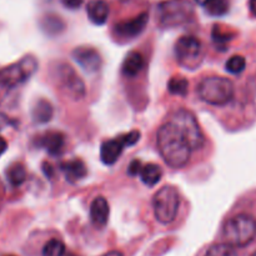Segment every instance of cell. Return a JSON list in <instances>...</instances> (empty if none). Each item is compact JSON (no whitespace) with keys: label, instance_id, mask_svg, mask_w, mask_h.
<instances>
[{"label":"cell","instance_id":"1","mask_svg":"<svg viewBox=\"0 0 256 256\" xmlns=\"http://www.w3.org/2000/svg\"><path fill=\"white\" fill-rule=\"evenodd\" d=\"M36 69L38 62L32 55L0 69V108L12 109L16 106L20 90L29 82Z\"/></svg>","mask_w":256,"mask_h":256},{"label":"cell","instance_id":"2","mask_svg":"<svg viewBox=\"0 0 256 256\" xmlns=\"http://www.w3.org/2000/svg\"><path fill=\"white\" fill-rule=\"evenodd\" d=\"M156 142L162 160L170 168L180 169L189 162L192 146L185 135L172 122H168L162 125L158 130Z\"/></svg>","mask_w":256,"mask_h":256},{"label":"cell","instance_id":"3","mask_svg":"<svg viewBox=\"0 0 256 256\" xmlns=\"http://www.w3.org/2000/svg\"><path fill=\"white\" fill-rule=\"evenodd\" d=\"M222 235L232 246H246L256 236V219L248 214L236 215L225 222Z\"/></svg>","mask_w":256,"mask_h":256},{"label":"cell","instance_id":"4","mask_svg":"<svg viewBox=\"0 0 256 256\" xmlns=\"http://www.w3.org/2000/svg\"><path fill=\"white\" fill-rule=\"evenodd\" d=\"M234 84L232 80L222 76H209L200 82L198 94L202 102L215 106H222L234 98Z\"/></svg>","mask_w":256,"mask_h":256},{"label":"cell","instance_id":"5","mask_svg":"<svg viewBox=\"0 0 256 256\" xmlns=\"http://www.w3.org/2000/svg\"><path fill=\"white\" fill-rule=\"evenodd\" d=\"M194 16V6L188 0H166L158 5V19L164 28L186 24Z\"/></svg>","mask_w":256,"mask_h":256},{"label":"cell","instance_id":"6","mask_svg":"<svg viewBox=\"0 0 256 256\" xmlns=\"http://www.w3.org/2000/svg\"><path fill=\"white\" fill-rule=\"evenodd\" d=\"M180 206L179 192L172 185L162 186L152 199L155 218L162 224H172L178 216Z\"/></svg>","mask_w":256,"mask_h":256},{"label":"cell","instance_id":"7","mask_svg":"<svg viewBox=\"0 0 256 256\" xmlns=\"http://www.w3.org/2000/svg\"><path fill=\"white\" fill-rule=\"evenodd\" d=\"M54 78L56 86L72 100H79L85 95V84L82 78L76 74L70 65L62 64L58 65L54 69Z\"/></svg>","mask_w":256,"mask_h":256},{"label":"cell","instance_id":"8","mask_svg":"<svg viewBox=\"0 0 256 256\" xmlns=\"http://www.w3.org/2000/svg\"><path fill=\"white\" fill-rule=\"evenodd\" d=\"M169 122H172L185 135L192 150L200 149L204 145V135L202 129L198 124L195 115L189 110L180 109L172 112Z\"/></svg>","mask_w":256,"mask_h":256},{"label":"cell","instance_id":"9","mask_svg":"<svg viewBox=\"0 0 256 256\" xmlns=\"http://www.w3.org/2000/svg\"><path fill=\"white\" fill-rule=\"evenodd\" d=\"M175 56L185 69H196L202 62V45L198 38L182 36L175 44Z\"/></svg>","mask_w":256,"mask_h":256},{"label":"cell","instance_id":"10","mask_svg":"<svg viewBox=\"0 0 256 256\" xmlns=\"http://www.w3.org/2000/svg\"><path fill=\"white\" fill-rule=\"evenodd\" d=\"M140 139V132L134 130L116 139L106 140L100 148V158L105 165H112L118 162L125 146H132Z\"/></svg>","mask_w":256,"mask_h":256},{"label":"cell","instance_id":"11","mask_svg":"<svg viewBox=\"0 0 256 256\" xmlns=\"http://www.w3.org/2000/svg\"><path fill=\"white\" fill-rule=\"evenodd\" d=\"M148 22H149V15L146 12H142L140 15L135 16L134 19L118 22L114 26V32L119 38L132 39V38L138 36V35L144 32Z\"/></svg>","mask_w":256,"mask_h":256},{"label":"cell","instance_id":"12","mask_svg":"<svg viewBox=\"0 0 256 256\" xmlns=\"http://www.w3.org/2000/svg\"><path fill=\"white\" fill-rule=\"evenodd\" d=\"M72 59L78 62L82 70L95 72L102 68V60L98 50L89 46H79L72 52Z\"/></svg>","mask_w":256,"mask_h":256},{"label":"cell","instance_id":"13","mask_svg":"<svg viewBox=\"0 0 256 256\" xmlns=\"http://www.w3.org/2000/svg\"><path fill=\"white\" fill-rule=\"evenodd\" d=\"M65 145V136L59 132H48L38 136L36 146L46 150L50 155H59Z\"/></svg>","mask_w":256,"mask_h":256},{"label":"cell","instance_id":"14","mask_svg":"<svg viewBox=\"0 0 256 256\" xmlns=\"http://www.w3.org/2000/svg\"><path fill=\"white\" fill-rule=\"evenodd\" d=\"M109 204L106 199L102 196H98L92 200L90 205V219L96 228H104L109 220Z\"/></svg>","mask_w":256,"mask_h":256},{"label":"cell","instance_id":"15","mask_svg":"<svg viewBox=\"0 0 256 256\" xmlns=\"http://www.w3.org/2000/svg\"><path fill=\"white\" fill-rule=\"evenodd\" d=\"M109 5L105 0H90L86 5V14L90 22L95 25H102L109 16Z\"/></svg>","mask_w":256,"mask_h":256},{"label":"cell","instance_id":"16","mask_svg":"<svg viewBox=\"0 0 256 256\" xmlns=\"http://www.w3.org/2000/svg\"><path fill=\"white\" fill-rule=\"evenodd\" d=\"M60 170L64 172L65 178L70 182H75L78 180L84 179L88 172L84 162H82L80 159H72L69 160V162H62L60 164Z\"/></svg>","mask_w":256,"mask_h":256},{"label":"cell","instance_id":"17","mask_svg":"<svg viewBox=\"0 0 256 256\" xmlns=\"http://www.w3.org/2000/svg\"><path fill=\"white\" fill-rule=\"evenodd\" d=\"M145 62L144 58L140 52H132L126 55V58L124 59V62H122V74L125 76L134 78L139 74L140 72L144 68Z\"/></svg>","mask_w":256,"mask_h":256},{"label":"cell","instance_id":"18","mask_svg":"<svg viewBox=\"0 0 256 256\" xmlns=\"http://www.w3.org/2000/svg\"><path fill=\"white\" fill-rule=\"evenodd\" d=\"M52 115H54V109H52V105L50 104L48 100L45 99L38 100V102L34 104V106H32V116L35 122L45 124V122L52 120Z\"/></svg>","mask_w":256,"mask_h":256},{"label":"cell","instance_id":"19","mask_svg":"<svg viewBox=\"0 0 256 256\" xmlns=\"http://www.w3.org/2000/svg\"><path fill=\"white\" fill-rule=\"evenodd\" d=\"M138 175H139L140 179H142V182L145 185H148V186H154V185H156L162 180V170L159 165L150 162V164L142 165L140 168L139 174Z\"/></svg>","mask_w":256,"mask_h":256},{"label":"cell","instance_id":"20","mask_svg":"<svg viewBox=\"0 0 256 256\" xmlns=\"http://www.w3.org/2000/svg\"><path fill=\"white\" fill-rule=\"evenodd\" d=\"M6 179L12 186H20L26 180V170L24 165L19 162L10 165L6 170Z\"/></svg>","mask_w":256,"mask_h":256},{"label":"cell","instance_id":"21","mask_svg":"<svg viewBox=\"0 0 256 256\" xmlns=\"http://www.w3.org/2000/svg\"><path fill=\"white\" fill-rule=\"evenodd\" d=\"M64 22L56 15H46L42 20V29L49 35H56L64 30Z\"/></svg>","mask_w":256,"mask_h":256},{"label":"cell","instance_id":"22","mask_svg":"<svg viewBox=\"0 0 256 256\" xmlns=\"http://www.w3.org/2000/svg\"><path fill=\"white\" fill-rule=\"evenodd\" d=\"M188 86H189V82H188L186 79L180 76H174L169 80L168 90H169L170 94L172 95L185 96V95L188 94Z\"/></svg>","mask_w":256,"mask_h":256},{"label":"cell","instance_id":"23","mask_svg":"<svg viewBox=\"0 0 256 256\" xmlns=\"http://www.w3.org/2000/svg\"><path fill=\"white\" fill-rule=\"evenodd\" d=\"M65 245L62 240L52 239L42 248V256H64Z\"/></svg>","mask_w":256,"mask_h":256},{"label":"cell","instance_id":"24","mask_svg":"<svg viewBox=\"0 0 256 256\" xmlns=\"http://www.w3.org/2000/svg\"><path fill=\"white\" fill-rule=\"evenodd\" d=\"M206 12L212 16H222L229 12V2L228 0H210L206 5Z\"/></svg>","mask_w":256,"mask_h":256},{"label":"cell","instance_id":"25","mask_svg":"<svg viewBox=\"0 0 256 256\" xmlns=\"http://www.w3.org/2000/svg\"><path fill=\"white\" fill-rule=\"evenodd\" d=\"M226 70L230 72V74H240L245 70V66H246V60H245L244 56L242 55H234V56L230 58L226 62Z\"/></svg>","mask_w":256,"mask_h":256},{"label":"cell","instance_id":"26","mask_svg":"<svg viewBox=\"0 0 256 256\" xmlns=\"http://www.w3.org/2000/svg\"><path fill=\"white\" fill-rule=\"evenodd\" d=\"M205 256H238L234 246L229 244H215L206 252Z\"/></svg>","mask_w":256,"mask_h":256},{"label":"cell","instance_id":"27","mask_svg":"<svg viewBox=\"0 0 256 256\" xmlns=\"http://www.w3.org/2000/svg\"><path fill=\"white\" fill-rule=\"evenodd\" d=\"M212 36L216 45H225L228 44L230 40L234 39V34H232V32L222 29V28L219 26V25H215L214 26V29H212Z\"/></svg>","mask_w":256,"mask_h":256},{"label":"cell","instance_id":"28","mask_svg":"<svg viewBox=\"0 0 256 256\" xmlns=\"http://www.w3.org/2000/svg\"><path fill=\"white\" fill-rule=\"evenodd\" d=\"M142 166V164L140 160H132V162H130L129 168H128V174H129L130 176H136V175L139 174V170Z\"/></svg>","mask_w":256,"mask_h":256},{"label":"cell","instance_id":"29","mask_svg":"<svg viewBox=\"0 0 256 256\" xmlns=\"http://www.w3.org/2000/svg\"><path fill=\"white\" fill-rule=\"evenodd\" d=\"M60 2L68 9H78V8L82 6L84 0H60Z\"/></svg>","mask_w":256,"mask_h":256},{"label":"cell","instance_id":"30","mask_svg":"<svg viewBox=\"0 0 256 256\" xmlns=\"http://www.w3.org/2000/svg\"><path fill=\"white\" fill-rule=\"evenodd\" d=\"M6 149H8V142H5L4 138L0 136V156L6 152Z\"/></svg>","mask_w":256,"mask_h":256},{"label":"cell","instance_id":"31","mask_svg":"<svg viewBox=\"0 0 256 256\" xmlns=\"http://www.w3.org/2000/svg\"><path fill=\"white\" fill-rule=\"evenodd\" d=\"M42 166H44V168H42V169H44V172H45V174H46L48 175V176H52V165H49V164H44V165H42Z\"/></svg>","mask_w":256,"mask_h":256},{"label":"cell","instance_id":"32","mask_svg":"<svg viewBox=\"0 0 256 256\" xmlns=\"http://www.w3.org/2000/svg\"><path fill=\"white\" fill-rule=\"evenodd\" d=\"M249 8H250V12H252V15L256 16V0H250Z\"/></svg>","mask_w":256,"mask_h":256},{"label":"cell","instance_id":"33","mask_svg":"<svg viewBox=\"0 0 256 256\" xmlns=\"http://www.w3.org/2000/svg\"><path fill=\"white\" fill-rule=\"evenodd\" d=\"M102 256H124V255H122V252H106V254H104Z\"/></svg>","mask_w":256,"mask_h":256},{"label":"cell","instance_id":"34","mask_svg":"<svg viewBox=\"0 0 256 256\" xmlns=\"http://www.w3.org/2000/svg\"><path fill=\"white\" fill-rule=\"evenodd\" d=\"M195 2H196L199 5H202V6H205V5H206L208 2H210V0H195Z\"/></svg>","mask_w":256,"mask_h":256},{"label":"cell","instance_id":"35","mask_svg":"<svg viewBox=\"0 0 256 256\" xmlns=\"http://www.w3.org/2000/svg\"><path fill=\"white\" fill-rule=\"evenodd\" d=\"M252 256H256V252H254V254H252Z\"/></svg>","mask_w":256,"mask_h":256}]
</instances>
